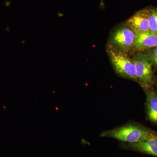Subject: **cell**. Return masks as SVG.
Here are the masks:
<instances>
[{
	"label": "cell",
	"instance_id": "6da1fadb",
	"mask_svg": "<svg viewBox=\"0 0 157 157\" xmlns=\"http://www.w3.org/2000/svg\"><path fill=\"white\" fill-rule=\"evenodd\" d=\"M156 134L150 129L138 124L130 123L104 131L100 136L113 138L124 143L131 144L140 142Z\"/></svg>",
	"mask_w": 157,
	"mask_h": 157
},
{
	"label": "cell",
	"instance_id": "7a4b0ae2",
	"mask_svg": "<svg viewBox=\"0 0 157 157\" xmlns=\"http://www.w3.org/2000/svg\"><path fill=\"white\" fill-rule=\"evenodd\" d=\"M107 52L117 74L123 78L136 81L135 63L128 53L119 50L110 44L107 46Z\"/></svg>",
	"mask_w": 157,
	"mask_h": 157
},
{
	"label": "cell",
	"instance_id": "3957f363",
	"mask_svg": "<svg viewBox=\"0 0 157 157\" xmlns=\"http://www.w3.org/2000/svg\"><path fill=\"white\" fill-rule=\"evenodd\" d=\"M132 60L136 68V81L144 90L151 88L155 76L151 63L144 52H135Z\"/></svg>",
	"mask_w": 157,
	"mask_h": 157
},
{
	"label": "cell",
	"instance_id": "277c9868",
	"mask_svg": "<svg viewBox=\"0 0 157 157\" xmlns=\"http://www.w3.org/2000/svg\"><path fill=\"white\" fill-rule=\"evenodd\" d=\"M137 34L125 25L113 31L109 44L123 52H132Z\"/></svg>",
	"mask_w": 157,
	"mask_h": 157
},
{
	"label": "cell",
	"instance_id": "5b68a950",
	"mask_svg": "<svg viewBox=\"0 0 157 157\" xmlns=\"http://www.w3.org/2000/svg\"><path fill=\"white\" fill-rule=\"evenodd\" d=\"M149 8L140 9L127 20L125 25L132 29L136 34L149 32Z\"/></svg>",
	"mask_w": 157,
	"mask_h": 157
},
{
	"label": "cell",
	"instance_id": "8992f818",
	"mask_svg": "<svg viewBox=\"0 0 157 157\" xmlns=\"http://www.w3.org/2000/svg\"><path fill=\"white\" fill-rule=\"evenodd\" d=\"M122 147L157 157V134L137 143H123Z\"/></svg>",
	"mask_w": 157,
	"mask_h": 157
},
{
	"label": "cell",
	"instance_id": "52a82bcc",
	"mask_svg": "<svg viewBox=\"0 0 157 157\" xmlns=\"http://www.w3.org/2000/svg\"><path fill=\"white\" fill-rule=\"evenodd\" d=\"M157 47V34L150 31L137 34L132 52H144Z\"/></svg>",
	"mask_w": 157,
	"mask_h": 157
},
{
	"label": "cell",
	"instance_id": "ba28073f",
	"mask_svg": "<svg viewBox=\"0 0 157 157\" xmlns=\"http://www.w3.org/2000/svg\"><path fill=\"white\" fill-rule=\"evenodd\" d=\"M147 117L152 122L157 123V94L151 88L145 90Z\"/></svg>",
	"mask_w": 157,
	"mask_h": 157
},
{
	"label": "cell",
	"instance_id": "9c48e42d",
	"mask_svg": "<svg viewBox=\"0 0 157 157\" xmlns=\"http://www.w3.org/2000/svg\"><path fill=\"white\" fill-rule=\"evenodd\" d=\"M150 11L149 31L152 33L157 34V8H149Z\"/></svg>",
	"mask_w": 157,
	"mask_h": 157
},
{
	"label": "cell",
	"instance_id": "30bf717a",
	"mask_svg": "<svg viewBox=\"0 0 157 157\" xmlns=\"http://www.w3.org/2000/svg\"><path fill=\"white\" fill-rule=\"evenodd\" d=\"M144 52L151 63L153 68L157 70V47L151 48Z\"/></svg>",
	"mask_w": 157,
	"mask_h": 157
}]
</instances>
